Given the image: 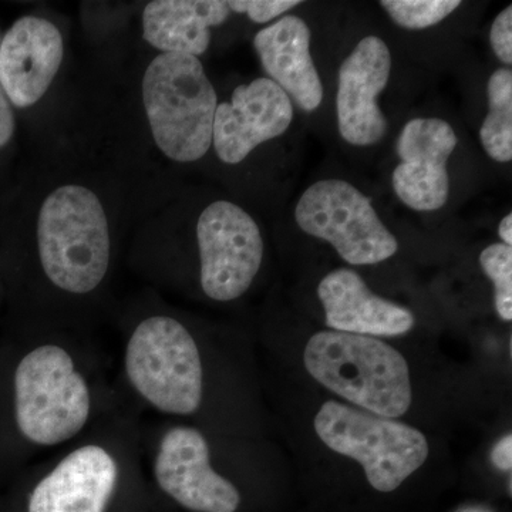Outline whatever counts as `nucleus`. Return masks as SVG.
I'll list each match as a JSON object with an SVG mask.
<instances>
[{"instance_id":"nucleus-1","label":"nucleus","mask_w":512,"mask_h":512,"mask_svg":"<svg viewBox=\"0 0 512 512\" xmlns=\"http://www.w3.org/2000/svg\"><path fill=\"white\" fill-rule=\"evenodd\" d=\"M303 362L313 379L366 412L396 419L412 406L406 359L383 340L323 330L309 339Z\"/></svg>"},{"instance_id":"nucleus-2","label":"nucleus","mask_w":512,"mask_h":512,"mask_svg":"<svg viewBox=\"0 0 512 512\" xmlns=\"http://www.w3.org/2000/svg\"><path fill=\"white\" fill-rule=\"evenodd\" d=\"M37 248L53 285L79 295L94 291L110 262L109 224L99 197L80 185L53 191L40 208Z\"/></svg>"},{"instance_id":"nucleus-3","label":"nucleus","mask_w":512,"mask_h":512,"mask_svg":"<svg viewBox=\"0 0 512 512\" xmlns=\"http://www.w3.org/2000/svg\"><path fill=\"white\" fill-rule=\"evenodd\" d=\"M143 101L154 141L178 163H192L212 144L217 93L200 59L161 53L143 77Z\"/></svg>"},{"instance_id":"nucleus-4","label":"nucleus","mask_w":512,"mask_h":512,"mask_svg":"<svg viewBox=\"0 0 512 512\" xmlns=\"http://www.w3.org/2000/svg\"><path fill=\"white\" fill-rule=\"evenodd\" d=\"M15 414L20 433L37 446H57L83 430L92 394L73 357L56 345L33 349L16 367Z\"/></svg>"},{"instance_id":"nucleus-5","label":"nucleus","mask_w":512,"mask_h":512,"mask_svg":"<svg viewBox=\"0 0 512 512\" xmlns=\"http://www.w3.org/2000/svg\"><path fill=\"white\" fill-rule=\"evenodd\" d=\"M313 424L326 446L362 464L380 493L397 490L429 457L421 431L335 400L320 407Z\"/></svg>"},{"instance_id":"nucleus-6","label":"nucleus","mask_w":512,"mask_h":512,"mask_svg":"<svg viewBox=\"0 0 512 512\" xmlns=\"http://www.w3.org/2000/svg\"><path fill=\"white\" fill-rule=\"evenodd\" d=\"M131 386L160 412L192 414L202 400V363L183 323L168 316L143 320L124 357Z\"/></svg>"},{"instance_id":"nucleus-7","label":"nucleus","mask_w":512,"mask_h":512,"mask_svg":"<svg viewBox=\"0 0 512 512\" xmlns=\"http://www.w3.org/2000/svg\"><path fill=\"white\" fill-rule=\"evenodd\" d=\"M295 221L306 234L329 242L350 265L380 264L399 249L370 198L339 178L306 188L296 204Z\"/></svg>"},{"instance_id":"nucleus-8","label":"nucleus","mask_w":512,"mask_h":512,"mask_svg":"<svg viewBox=\"0 0 512 512\" xmlns=\"http://www.w3.org/2000/svg\"><path fill=\"white\" fill-rule=\"evenodd\" d=\"M197 239L205 295L218 302L244 295L264 259V239L254 218L234 202H212L198 218Z\"/></svg>"},{"instance_id":"nucleus-9","label":"nucleus","mask_w":512,"mask_h":512,"mask_svg":"<svg viewBox=\"0 0 512 512\" xmlns=\"http://www.w3.org/2000/svg\"><path fill=\"white\" fill-rule=\"evenodd\" d=\"M154 476L165 494L192 512H235L241 504L237 487L211 467L207 440L191 427L164 434Z\"/></svg>"},{"instance_id":"nucleus-10","label":"nucleus","mask_w":512,"mask_h":512,"mask_svg":"<svg viewBox=\"0 0 512 512\" xmlns=\"http://www.w3.org/2000/svg\"><path fill=\"white\" fill-rule=\"evenodd\" d=\"M458 144L454 128L443 119L407 121L397 138L400 163L392 175L393 190L413 211H439L450 195L447 163Z\"/></svg>"},{"instance_id":"nucleus-11","label":"nucleus","mask_w":512,"mask_h":512,"mask_svg":"<svg viewBox=\"0 0 512 512\" xmlns=\"http://www.w3.org/2000/svg\"><path fill=\"white\" fill-rule=\"evenodd\" d=\"M390 74L392 53L377 36L360 40L340 66L336 114L340 136L350 146H373L386 134L387 120L377 99Z\"/></svg>"},{"instance_id":"nucleus-12","label":"nucleus","mask_w":512,"mask_h":512,"mask_svg":"<svg viewBox=\"0 0 512 512\" xmlns=\"http://www.w3.org/2000/svg\"><path fill=\"white\" fill-rule=\"evenodd\" d=\"M292 120L288 94L268 77H258L238 86L231 101L218 104L212 144L221 161L238 164L256 147L285 134Z\"/></svg>"},{"instance_id":"nucleus-13","label":"nucleus","mask_w":512,"mask_h":512,"mask_svg":"<svg viewBox=\"0 0 512 512\" xmlns=\"http://www.w3.org/2000/svg\"><path fill=\"white\" fill-rule=\"evenodd\" d=\"M63 60V37L47 19L25 16L0 39V83L19 109L37 103L55 80Z\"/></svg>"},{"instance_id":"nucleus-14","label":"nucleus","mask_w":512,"mask_h":512,"mask_svg":"<svg viewBox=\"0 0 512 512\" xmlns=\"http://www.w3.org/2000/svg\"><path fill=\"white\" fill-rule=\"evenodd\" d=\"M117 480L119 467L106 448H77L36 484L28 512H106Z\"/></svg>"},{"instance_id":"nucleus-15","label":"nucleus","mask_w":512,"mask_h":512,"mask_svg":"<svg viewBox=\"0 0 512 512\" xmlns=\"http://www.w3.org/2000/svg\"><path fill=\"white\" fill-rule=\"evenodd\" d=\"M318 296L326 325L336 332L362 336H400L413 329L416 319L407 308L370 291L353 269L340 268L320 281Z\"/></svg>"},{"instance_id":"nucleus-16","label":"nucleus","mask_w":512,"mask_h":512,"mask_svg":"<svg viewBox=\"0 0 512 512\" xmlns=\"http://www.w3.org/2000/svg\"><path fill=\"white\" fill-rule=\"evenodd\" d=\"M311 40V29L295 15L284 16L254 37V47L268 79L308 113L319 109L323 100V84L313 63Z\"/></svg>"},{"instance_id":"nucleus-17","label":"nucleus","mask_w":512,"mask_h":512,"mask_svg":"<svg viewBox=\"0 0 512 512\" xmlns=\"http://www.w3.org/2000/svg\"><path fill=\"white\" fill-rule=\"evenodd\" d=\"M228 2L220 0H156L143 13V36L164 53L201 56L211 42V28L229 18Z\"/></svg>"},{"instance_id":"nucleus-18","label":"nucleus","mask_w":512,"mask_h":512,"mask_svg":"<svg viewBox=\"0 0 512 512\" xmlns=\"http://www.w3.org/2000/svg\"><path fill=\"white\" fill-rule=\"evenodd\" d=\"M488 114L480 128L481 146L497 163L512 160V70L501 67L487 83Z\"/></svg>"},{"instance_id":"nucleus-19","label":"nucleus","mask_w":512,"mask_h":512,"mask_svg":"<svg viewBox=\"0 0 512 512\" xmlns=\"http://www.w3.org/2000/svg\"><path fill=\"white\" fill-rule=\"evenodd\" d=\"M380 6L400 28L421 30L439 25L461 6L458 0H383Z\"/></svg>"},{"instance_id":"nucleus-20","label":"nucleus","mask_w":512,"mask_h":512,"mask_svg":"<svg viewBox=\"0 0 512 512\" xmlns=\"http://www.w3.org/2000/svg\"><path fill=\"white\" fill-rule=\"evenodd\" d=\"M484 274L494 285L495 309L503 320L512 319V247L491 244L480 255Z\"/></svg>"},{"instance_id":"nucleus-21","label":"nucleus","mask_w":512,"mask_h":512,"mask_svg":"<svg viewBox=\"0 0 512 512\" xmlns=\"http://www.w3.org/2000/svg\"><path fill=\"white\" fill-rule=\"evenodd\" d=\"M299 5H301L299 0H234V2H228L229 9L237 13H245L255 23L271 22Z\"/></svg>"},{"instance_id":"nucleus-22","label":"nucleus","mask_w":512,"mask_h":512,"mask_svg":"<svg viewBox=\"0 0 512 512\" xmlns=\"http://www.w3.org/2000/svg\"><path fill=\"white\" fill-rule=\"evenodd\" d=\"M490 43L498 60L510 67L512 64V6H507L495 18L491 25Z\"/></svg>"},{"instance_id":"nucleus-23","label":"nucleus","mask_w":512,"mask_h":512,"mask_svg":"<svg viewBox=\"0 0 512 512\" xmlns=\"http://www.w3.org/2000/svg\"><path fill=\"white\" fill-rule=\"evenodd\" d=\"M13 131H15V116H13L12 106H10V101L0 83V148L9 143Z\"/></svg>"},{"instance_id":"nucleus-24","label":"nucleus","mask_w":512,"mask_h":512,"mask_svg":"<svg viewBox=\"0 0 512 512\" xmlns=\"http://www.w3.org/2000/svg\"><path fill=\"white\" fill-rule=\"evenodd\" d=\"M491 458H493V463L495 467L500 468V470L510 471L512 467V437L507 436L504 437L497 446L494 447L493 454H491Z\"/></svg>"},{"instance_id":"nucleus-25","label":"nucleus","mask_w":512,"mask_h":512,"mask_svg":"<svg viewBox=\"0 0 512 512\" xmlns=\"http://www.w3.org/2000/svg\"><path fill=\"white\" fill-rule=\"evenodd\" d=\"M498 234H500L501 241L507 247H512V214L505 215L498 227Z\"/></svg>"}]
</instances>
